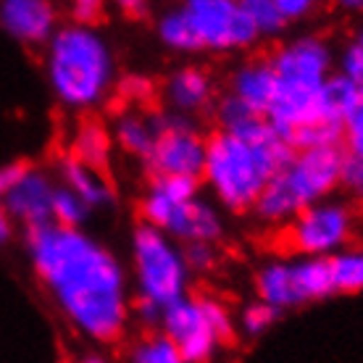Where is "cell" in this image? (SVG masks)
Wrapping results in <instances>:
<instances>
[{"instance_id": "6da1fadb", "label": "cell", "mask_w": 363, "mask_h": 363, "mask_svg": "<svg viewBox=\"0 0 363 363\" xmlns=\"http://www.w3.org/2000/svg\"><path fill=\"white\" fill-rule=\"evenodd\" d=\"M29 264L55 308L98 345L118 342L132 321L129 274L108 245L84 229L45 224L24 232Z\"/></svg>"}, {"instance_id": "7a4b0ae2", "label": "cell", "mask_w": 363, "mask_h": 363, "mask_svg": "<svg viewBox=\"0 0 363 363\" xmlns=\"http://www.w3.org/2000/svg\"><path fill=\"white\" fill-rule=\"evenodd\" d=\"M290 155L292 147L269 124V118L258 116L235 135L221 129L211 132L200 182L221 211L247 213Z\"/></svg>"}, {"instance_id": "3957f363", "label": "cell", "mask_w": 363, "mask_h": 363, "mask_svg": "<svg viewBox=\"0 0 363 363\" xmlns=\"http://www.w3.org/2000/svg\"><path fill=\"white\" fill-rule=\"evenodd\" d=\"M43 66L53 98L77 113L98 108L116 92V53L98 27L61 24L45 45Z\"/></svg>"}, {"instance_id": "277c9868", "label": "cell", "mask_w": 363, "mask_h": 363, "mask_svg": "<svg viewBox=\"0 0 363 363\" xmlns=\"http://www.w3.org/2000/svg\"><path fill=\"white\" fill-rule=\"evenodd\" d=\"M345 150L342 147H311L292 150L290 161L274 177L255 203V218L266 227H287L300 211L335 198L342 182Z\"/></svg>"}, {"instance_id": "5b68a950", "label": "cell", "mask_w": 363, "mask_h": 363, "mask_svg": "<svg viewBox=\"0 0 363 363\" xmlns=\"http://www.w3.org/2000/svg\"><path fill=\"white\" fill-rule=\"evenodd\" d=\"M140 216L182 247L216 245L224 235V211L200 195V179L192 177H153L140 198Z\"/></svg>"}, {"instance_id": "8992f818", "label": "cell", "mask_w": 363, "mask_h": 363, "mask_svg": "<svg viewBox=\"0 0 363 363\" xmlns=\"http://www.w3.org/2000/svg\"><path fill=\"white\" fill-rule=\"evenodd\" d=\"M190 277L192 272L179 242L147 224H137L132 229L135 300L164 311L177 300L187 298Z\"/></svg>"}, {"instance_id": "52a82bcc", "label": "cell", "mask_w": 363, "mask_h": 363, "mask_svg": "<svg viewBox=\"0 0 363 363\" xmlns=\"http://www.w3.org/2000/svg\"><path fill=\"white\" fill-rule=\"evenodd\" d=\"M255 295L274 311H295L337 295L329 258H274L255 272Z\"/></svg>"}, {"instance_id": "ba28073f", "label": "cell", "mask_w": 363, "mask_h": 363, "mask_svg": "<svg viewBox=\"0 0 363 363\" xmlns=\"http://www.w3.org/2000/svg\"><path fill=\"white\" fill-rule=\"evenodd\" d=\"M179 6L192 29L198 53H242L261 40L245 0H187Z\"/></svg>"}, {"instance_id": "9c48e42d", "label": "cell", "mask_w": 363, "mask_h": 363, "mask_svg": "<svg viewBox=\"0 0 363 363\" xmlns=\"http://www.w3.org/2000/svg\"><path fill=\"white\" fill-rule=\"evenodd\" d=\"M355 213L345 200L329 198L300 211L284 227V240L298 258H335L350 247Z\"/></svg>"}, {"instance_id": "30bf717a", "label": "cell", "mask_w": 363, "mask_h": 363, "mask_svg": "<svg viewBox=\"0 0 363 363\" xmlns=\"http://www.w3.org/2000/svg\"><path fill=\"white\" fill-rule=\"evenodd\" d=\"M208 135L192 116L164 111L155 116V143L147 158L153 177H192L200 179L206 164Z\"/></svg>"}, {"instance_id": "8fae6325", "label": "cell", "mask_w": 363, "mask_h": 363, "mask_svg": "<svg viewBox=\"0 0 363 363\" xmlns=\"http://www.w3.org/2000/svg\"><path fill=\"white\" fill-rule=\"evenodd\" d=\"M158 329L169 342H174V347L187 363H211L221 347L216 329L211 327L203 298L187 295V298L172 303L161 313Z\"/></svg>"}, {"instance_id": "7c38bea8", "label": "cell", "mask_w": 363, "mask_h": 363, "mask_svg": "<svg viewBox=\"0 0 363 363\" xmlns=\"http://www.w3.org/2000/svg\"><path fill=\"white\" fill-rule=\"evenodd\" d=\"M55 187H58V179H53L48 172L24 166V172L18 174V179L0 203L16 227H21L24 232L40 229L53 221Z\"/></svg>"}, {"instance_id": "4fadbf2b", "label": "cell", "mask_w": 363, "mask_h": 363, "mask_svg": "<svg viewBox=\"0 0 363 363\" xmlns=\"http://www.w3.org/2000/svg\"><path fill=\"white\" fill-rule=\"evenodd\" d=\"M0 27L21 45L45 48L55 29L61 27V21L58 9L48 0H3Z\"/></svg>"}, {"instance_id": "5bb4252c", "label": "cell", "mask_w": 363, "mask_h": 363, "mask_svg": "<svg viewBox=\"0 0 363 363\" xmlns=\"http://www.w3.org/2000/svg\"><path fill=\"white\" fill-rule=\"evenodd\" d=\"M161 98H164L166 111L195 118V113H200V111L213 108V103H216V84H213V77L203 66L184 64L177 66L164 79Z\"/></svg>"}, {"instance_id": "9a60e30c", "label": "cell", "mask_w": 363, "mask_h": 363, "mask_svg": "<svg viewBox=\"0 0 363 363\" xmlns=\"http://www.w3.org/2000/svg\"><path fill=\"white\" fill-rule=\"evenodd\" d=\"M227 95L266 116L277 98V77L269 58H247L242 64H237V69H232L227 79Z\"/></svg>"}, {"instance_id": "2e32d148", "label": "cell", "mask_w": 363, "mask_h": 363, "mask_svg": "<svg viewBox=\"0 0 363 363\" xmlns=\"http://www.w3.org/2000/svg\"><path fill=\"white\" fill-rule=\"evenodd\" d=\"M58 184L66 187V190H72L92 213L113 206V198H116L113 195V184L108 182L106 172L77 161L74 155H66L64 161L58 164Z\"/></svg>"}, {"instance_id": "e0dca14e", "label": "cell", "mask_w": 363, "mask_h": 363, "mask_svg": "<svg viewBox=\"0 0 363 363\" xmlns=\"http://www.w3.org/2000/svg\"><path fill=\"white\" fill-rule=\"evenodd\" d=\"M111 140H113V147H118L124 155H132L147 164L155 143V116L140 108L121 111L111 127Z\"/></svg>"}, {"instance_id": "ac0fdd59", "label": "cell", "mask_w": 363, "mask_h": 363, "mask_svg": "<svg viewBox=\"0 0 363 363\" xmlns=\"http://www.w3.org/2000/svg\"><path fill=\"white\" fill-rule=\"evenodd\" d=\"M111 150H113V140H111V132L100 121L95 118H84L77 124L72 137V153L77 161L92 166V169H100L106 172V166L111 161Z\"/></svg>"}, {"instance_id": "d6986e66", "label": "cell", "mask_w": 363, "mask_h": 363, "mask_svg": "<svg viewBox=\"0 0 363 363\" xmlns=\"http://www.w3.org/2000/svg\"><path fill=\"white\" fill-rule=\"evenodd\" d=\"M337 292H363V247H347L329 258Z\"/></svg>"}, {"instance_id": "ffe728a7", "label": "cell", "mask_w": 363, "mask_h": 363, "mask_svg": "<svg viewBox=\"0 0 363 363\" xmlns=\"http://www.w3.org/2000/svg\"><path fill=\"white\" fill-rule=\"evenodd\" d=\"M245 9L261 37H279L281 32L292 27L281 11L279 0H245Z\"/></svg>"}, {"instance_id": "44dd1931", "label": "cell", "mask_w": 363, "mask_h": 363, "mask_svg": "<svg viewBox=\"0 0 363 363\" xmlns=\"http://www.w3.org/2000/svg\"><path fill=\"white\" fill-rule=\"evenodd\" d=\"M92 216V211L84 206L82 200L77 198L72 190L66 187H55V198H53V221L55 227H66V229H84L87 218Z\"/></svg>"}, {"instance_id": "7402d4cb", "label": "cell", "mask_w": 363, "mask_h": 363, "mask_svg": "<svg viewBox=\"0 0 363 363\" xmlns=\"http://www.w3.org/2000/svg\"><path fill=\"white\" fill-rule=\"evenodd\" d=\"M129 363H187V361L174 347V342H169L161 332H155V335H145L143 340H137L132 353H129Z\"/></svg>"}, {"instance_id": "603a6c76", "label": "cell", "mask_w": 363, "mask_h": 363, "mask_svg": "<svg viewBox=\"0 0 363 363\" xmlns=\"http://www.w3.org/2000/svg\"><path fill=\"white\" fill-rule=\"evenodd\" d=\"M279 311H274L272 306H266L261 300H253V303H247L245 308L240 311V318H237V327L245 337H264L269 329L279 321Z\"/></svg>"}, {"instance_id": "cb8c5ba5", "label": "cell", "mask_w": 363, "mask_h": 363, "mask_svg": "<svg viewBox=\"0 0 363 363\" xmlns=\"http://www.w3.org/2000/svg\"><path fill=\"white\" fill-rule=\"evenodd\" d=\"M116 92L129 108H140L143 103L153 98V82L147 77H143V74H127V77L118 79Z\"/></svg>"}, {"instance_id": "d4e9b609", "label": "cell", "mask_w": 363, "mask_h": 363, "mask_svg": "<svg viewBox=\"0 0 363 363\" xmlns=\"http://www.w3.org/2000/svg\"><path fill=\"white\" fill-rule=\"evenodd\" d=\"M342 150L350 158H363V100L355 106V111L347 116L345 127H342Z\"/></svg>"}, {"instance_id": "484cf974", "label": "cell", "mask_w": 363, "mask_h": 363, "mask_svg": "<svg viewBox=\"0 0 363 363\" xmlns=\"http://www.w3.org/2000/svg\"><path fill=\"white\" fill-rule=\"evenodd\" d=\"M184 261H187V266H190L192 274L211 272V269H216V261H218L216 245H211V242L184 245Z\"/></svg>"}, {"instance_id": "4316f807", "label": "cell", "mask_w": 363, "mask_h": 363, "mask_svg": "<svg viewBox=\"0 0 363 363\" xmlns=\"http://www.w3.org/2000/svg\"><path fill=\"white\" fill-rule=\"evenodd\" d=\"M69 18H72V24H79V27H98V21L103 18V3L74 0L69 6Z\"/></svg>"}, {"instance_id": "83f0119b", "label": "cell", "mask_w": 363, "mask_h": 363, "mask_svg": "<svg viewBox=\"0 0 363 363\" xmlns=\"http://www.w3.org/2000/svg\"><path fill=\"white\" fill-rule=\"evenodd\" d=\"M340 187H342L347 195L363 200V158H350V155H345Z\"/></svg>"}, {"instance_id": "f1b7e54d", "label": "cell", "mask_w": 363, "mask_h": 363, "mask_svg": "<svg viewBox=\"0 0 363 363\" xmlns=\"http://www.w3.org/2000/svg\"><path fill=\"white\" fill-rule=\"evenodd\" d=\"M24 172V166L21 164H11V166H3L0 169V200H3V195L13 187V182L18 179V174Z\"/></svg>"}, {"instance_id": "f546056e", "label": "cell", "mask_w": 363, "mask_h": 363, "mask_svg": "<svg viewBox=\"0 0 363 363\" xmlns=\"http://www.w3.org/2000/svg\"><path fill=\"white\" fill-rule=\"evenodd\" d=\"M13 229H16V224L11 221V216L6 213L3 203H0V247L9 245V242H11V237H13Z\"/></svg>"}, {"instance_id": "4dcf8cb0", "label": "cell", "mask_w": 363, "mask_h": 363, "mask_svg": "<svg viewBox=\"0 0 363 363\" xmlns=\"http://www.w3.org/2000/svg\"><path fill=\"white\" fill-rule=\"evenodd\" d=\"M74 363H108V358L100 353H84L82 358H77Z\"/></svg>"}, {"instance_id": "1f68e13d", "label": "cell", "mask_w": 363, "mask_h": 363, "mask_svg": "<svg viewBox=\"0 0 363 363\" xmlns=\"http://www.w3.org/2000/svg\"><path fill=\"white\" fill-rule=\"evenodd\" d=\"M342 9L345 11H363V0L361 3H342Z\"/></svg>"}, {"instance_id": "d6a6232c", "label": "cell", "mask_w": 363, "mask_h": 363, "mask_svg": "<svg viewBox=\"0 0 363 363\" xmlns=\"http://www.w3.org/2000/svg\"><path fill=\"white\" fill-rule=\"evenodd\" d=\"M353 40H355V43H361V45H363V29H358V32H355Z\"/></svg>"}]
</instances>
